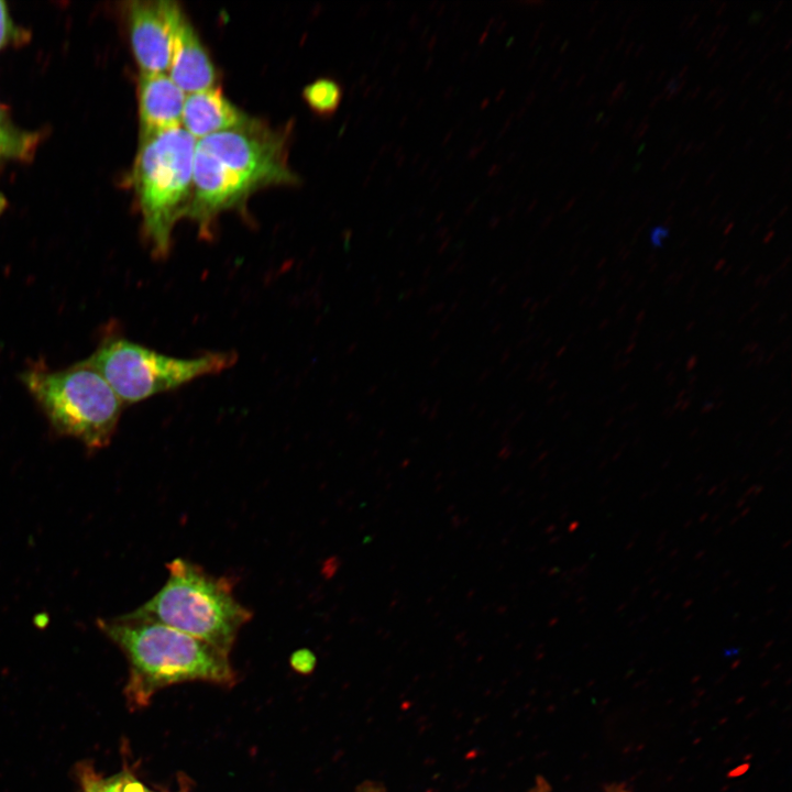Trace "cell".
<instances>
[{"label":"cell","instance_id":"6da1fadb","mask_svg":"<svg viewBox=\"0 0 792 792\" xmlns=\"http://www.w3.org/2000/svg\"><path fill=\"white\" fill-rule=\"evenodd\" d=\"M287 155L285 134L256 119L198 140L186 217L198 226L200 237L209 238L216 218L254 191L295 183Z\"/></svg>","mask_w":792,"mask_h":792},{"label":"cell","instance_id":"7a4b0ae2","mask_svg":"<svg viewBox=\"0 0 792 792\" xmlns=\"http://www.w3.org/2000/svg\"><path fill=\"white\" fill-rule=\"evenodd\" d=\"M98 628L129 662L125 694L134 705L170 684L204 681L229 685L235 680L229 652L164 624L132 613L99 618Z\"/></svg>","mask_w":792,"mask_h":792},{"label":"cell","instance_id":"3957f363","mask_svg":"<svg viewBox=\"0 0 792 792\" xmlns=\"http://www.w3.org/2000/svg\"><path fill=\"white\" fill-rule=\"evenodd\" d=\"M166 569L164 585L131 613L230 653L240 629L253 617L234 596L232 580L183 558L167 562Z\"/></svg>","mask_w":792,"mask_h":792},{"label":"cell","instance_id":"277c9868","mask_svg":"<svg viewBox=\"0 0 792 792\" xmlns=\"http://www.w3.org/2000/svg\"><path fill=\"white\" fill-rule=\"evenodd\" d=\"M196 142L182 127L141 136L132 182L157 258L168 255L173 229L190 204Z\"/></svg>","mask_w":792,"mask_h":792},{"label":"cell","instance_id":"5b68a950","mask_svg":"<svg viewBox=\"0 0 792 792\" xmlns=\"http://www.w3.org/2000/svg\"><path fill=\"white\" fill-rule=\"evenodd\" d=\"M20 378L56 433L90 450L109 444L123 404L86 360L57 371L26 370Z\"/></svg>","mask_w":792,"mask_h":792},{"label":"cell","instance_id":"8992f818","mask_svg":"<svg viewBox=\"0 0 792 792\" xmlns=\"http://www.w3.org/2000/svg\"><path fill=\"white\" fill-rule=\"evenodd\" d=\"M86 361L101 374L122 404H135L198 377L229 370L237 363L238 354L208 352L182 359L119 337L105 341Z\"/></svg>","mask_w":792,"mask_h":792},{"label":"cell","instance_id":"52a82bcc","mask_svg":"<svg viewBox=\"0 0 792 792\" xmlns=\"http://www.w3.org/2000/svg\"><path fill=\"white\" fill-rule=\"evenodd\" d=\"M174 1H133L128 8L130 38L143 74H166L172 52Z\"/></svg>","mask_w":792,"mask_h":792},{"label":"cell","instance_id":"ba28073f","mask_svg":"<svg viewBox=\"0 0 792 792\" xmlns=\"http://www.w3.org/2000/svg\"><path fill=\"white\" fill-rule=\"evenodd\" d=\"M167 72L169 78L188 95L211 88L217 80V72L208 52L175 1L172 9V52Z\"/></svg>","mask_w":792,"mask_h":792},{"label":"cell","instance_id":"9c48e42d","mask_svg":"<svg viewBox=\"0 0 792 792\" xmlns=\"http://www.w3.org/2000/svg\"><path fill=\"white\" fill-rule=\"evenodd\" d=\"M141 136L182 124L185 92L167 74H143L139 79Z\"/></svg>","mask_w":792,"mask_h":792},{"label":"cell","instance_id":"30bf717a","mask_svg":"<svg viewBox=\"0 0 792 792\" xmlns=\"http://www.w3.org/2000/svg\"><path fill=\"white\" fill-rule=\"evenodd\" d=\"M252 118L242 112L222 92L211 87L189 94L184 103L182 124L195 139L200 140L217 132L234 129Z\"/></svg>","mask_w":792,"mask_h":792},{"label":"cell","instance_id":"8fae6325","mask_svg":"<svg viewBox=\"0 0 792 792\" xmlns=\"http://www.w3.org/2000/svg\"><path fill=\"white\" fill-rule=\"evenodd\" d=\"M36 136L19 129L0 106V164L25 158L34 148Z\"/></svg>","mask_w":792,"mask_h":792},{"label":"cell","instance_id":"7c38bea8","mask_svg":"<svg viewBox=\"0 0 792 792\" xmlns=\"http://www.w3.org/2000/svg\"><path fill=\"white\" fill-rule=\"evenodd\" d=\"M304 97L315 112L328 116L338 109L342 99V89L336 80L321 78L305 88Z\"/></svg>","mask_w":792,"mask_h":792},{"label":"cell","instance_id":"4fadbf2b","mask_svg":"<svg viewBox=\"0 0 792 792\" xmlns=\"http://www.w3.org/2000/svg\"><path fill=\"white\" fill-rule=\"evenodd\" d=\"M82 774L89 781L94 792H153L132 774L120 773L109 779H100L88 769Z\"/></svg>","mask_w":792,"mask_h":792},{"label":"cell","instance_id":"5bb4252c","mask_svg":"<svg viewBox=\"0 0 792 792\" xmlns=\"http://www.w3.org/2000/svg\"><path fill=\"white\" fill-rule=\"evenodd\" d=\"M13 25L7 6L0 0V50L10 41Z\"/></svg>","mask_w":792,"mask_h":792},{"label":"cell","instance_id":"9a60e30c","mask_svg":"<svg viewBox=\"0 0 792 792\" xmlns=\"http://www.w3.org/2000/svg\"><path fill=\"white\" fill-rule=\"evenodd\" d=\"M666 235H667V230H666V229L658 228V229L652 233V239H651V241H652V243H654V244H659V241H661V239H663Z\"/></svg>","mask_w":792,"mask_h":792},{"label":"cell","instance_id":"2e32d148","mask_svg":"<svg viewBox=\"0 0 792 792\" xmlns=\"http://www.w3.org/2000/svg\"><path fill=\"white\" fill-rule=\"evenodd\" d=\"M81 783H82L84 792H94L89 781L82 773H81Z\"/></svg>","mask_w":792,"mask_h":792}]
</instances>
